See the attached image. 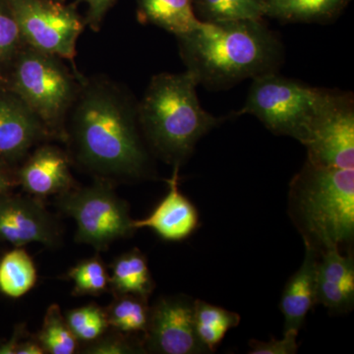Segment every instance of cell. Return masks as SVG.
Returning <instances> with one entry per match:
<instances>
[{
    "mask_svg": "<svg viewBox=\"0 0 354 354\" xmlns=\"http://www.w3.org/2000/svg\"><path fill=\"white\" fill-rule=\"evenodd\" d=\"M139 348H135L123 337H106L88 346V353L94 354H125L135 353Z\"/></svg>",
    "mask_w": 354,
    "mask_h": 354,
    "instance_id": "f1b7e54d",
    "label": "cell"
},
{
    "mask_svg": "<svg viewBox=\"0 0 354 354\" xmlns=\"http://www.w3.org/2000/svg\"><path fill=\"white\" fill-rule=\"evenodd\" d=\"M318 254L305 247V257L299 270L286 283L281 295V313L285 317V330L299 332L307 314L317 304L316 271Z\"/></svg>",
    "mask_w": 354,
    "mask_h": 354,
    "instance_id": "2e32d148",
    "label": "cell"
},
{
    "mask_svg": "<svg viewBox=\"0 0 354 354\" xmlns=\"http://www.w3.org/2000/svg\"><path fill=\"white\" fill-rule=\"evenodd\" d=\"M149 348L162 354L209 353L195 329L194 300L184 297L158 300L150 309L146 330Z\"/></svg>",
    "mask_w": 354,
    "mask_h": 354,
    "instance_id": "30bf717a",
    "label": "cell"
},
{
    "mask_svg": "<svg viewBox=\"0 0 354 354\" xmlns=\"http://www.w3.org/2000/svg\"><path fill=\"white\" fill-rule=\"evenodd\" d=\"M23 330L18 328L13 337L8 342H4L0 346V354H16L18 346L21 344V337H22Z\"/></svg>",
    "mask_w": 354,
    "mask_h": 354,
    "instance_id": "1f68e13d",
    "label": "cell"
},
{
    "mask_svg": "<svg viewBox=\"0 0 354 354\" xmlns=\"http://www.w3.org/2000/svg\"><path fill=\"white\" fill-rule=\"evenodd\" d=\"M65 140L71 141L79 162L101 176L136 179L150 171L138 102L104 77H80Z\"/></svg>",
    "mask_w": 354,
    "mask_h": 354,
    "instance_id": "6da1fadb",
    "label": "cell"
},
{
    "mask_svg": "<svg viewBox=\"0 0 354 354\" xmlns=\"http://www.w3.org/2000/svg\"><path fill=\"white\" fill-rule=\"evenodd\" d=\"M65 320L79 341H95L109 327L106 311L95 304L70 310Z\"/></svg>",
    "mask_w": 354,
    "mask_h": 354,
    "instance_id": "d4e9b609",
    "label": "cell"
},
{
    "mask_svg": "<svg viewBox=\"0 0 354 354\" xmlns=\"http://www.w3.org/2000/svg\"><path fill=\"white\" fill-rule=\"evenodd\" d=\"M18 184L35 197L62 194L73 187L70 160L55 146L39 147L17 174Z\"/></svg>",
    "mask_w": 354,
    "mask_h": 354,
    "instance_id": "5bb4252c",
    "label": "cell"
},
{
    "mask_svg": "<svg viewBox=\"0 0 354 354\" xmlns=\"http://www.w3.org/2000/svg\"><path fill=\"white\" fill-rule=\"evenodd\" d=\"M304 146L307 160L319 167L354 169V101L351 93L335 90L312 125Z\"/></svg>",
    "mask_w": 354,
    "mask_h": 354,
    "instance_id": "9c48e42d",
    "label": "cell"
},
{
    "mask_svg": "<svg viewBox=\"0 0 354 354\" xmlns=\"http://www.w3.org/2000/svg\"><path fill=\"white\" fill-rule=\"evenodd\" d=\"M24 46L8 0H0V69L9 66Z\"/></svg>",
    "mask_w": 354,
    "mask_h": 354,
    "instance_id": "4316f807",
    "label": "cell"
},
{
    "mask_svg": "<svg viewBox=\"0 0 354 354\" xmlns=\"http://www.w3.org/2000/svg\"><path fill=\"white\" fill-rule=\"evenodd\" d=\"M298 330H285L281 339L271 337L269 342H259L251 339L249 342L250 354H295L297 353V337Z\"/></svg>",
    "mask_w": 354,
    "mask_h": 354,
    "instance_id": "83f0119b",
    "label": "cell"
},
{
    "mask_svg": "<svg viewBox=\"0 0 354 354\" xmlns=\"http://www.w3.org/2000/svg\"><path fill=\"white\" fill-rule=\"evenodd\" d=\"M55 1L64 2V1H65V0H55Z\"/></svg>",
    "mask_w": 354,
    "mask_h": 354,
    "instance_id": "836d02e7",
    "label": "cell"
},
{
    "mask_svg": "<svg viewBox=\"0 0 354 354\" xmlns=\"http://www.w3.org/2000/svg\"><path fill=\"white\" fill-rule=\"evenodd\" d=\"M198 86L186 70L157 74L138 102L140 129L146 145L174 167H180L198 142L223 121L202 108Z\"/></svg>",
    "mask_w": 354,
    "mask_h": 354,
    "instance_id": "3957f363",
    "label": "cell"
},
{
    "mask_svg": "<svg viewBox=\"0 0 354 354\" xmlns=\"http://www.w3.org/2000/svg\"><path fill=\"white\" fill-rule=\"evenodd\" d=\"M142 23L153 24L176 36L197 29L201 24L193 8V0H136Z\"/></svg>",
    "mask_w": 354,
    "mask_h": 354,
    "instance_id": "e0dca14e",
    "label": "cell"
},
{
    "mask_svg": "<svg viewBox=\"0 0 354 354\" xmlns=\"http://www.w3.org/2000/svg\"><path fill=\"white\" fill-rule=\"evenodd\" d=\"M68 274L73 279L75 295H101L109 288L108 272L99 258L79 263L70 270Z\"/></svg>",
    "mask_w": 354,
    "mask_h": 354,
    "instance_id": "484cf974",
    "label": "cell"
},
{
    "mask_svg": "<svg viewBox=\"0 0 354 354\" xmlns=\"http://www.w3.org/2000/svg\"><path fill=\"white\" fill-rule=\"evenodd\" d=\"M87 4V14L85 17V24L88 26L93 31H99L104 17L109 9L113 6L116 0H77Z\"/></svg>",
    "mask_w": 354,
    "mask_h": 354,
    "instance_id": "f546056e",
    "label": "cell"
},
{
    "mask_svg": "<svg viewBox=\"0 0 354 354\" xmlns=\"http://www.w3.org/2000/svg\"><path fill=\"white\" fill-rule=\"evenodd\" d=\"M351 0H268L265 17L286 23H327Z\"/></svg>",
    "mask_w": 354,
    "mask_h": 354,
    "instance_id": "ac0fdd59",
    "label": "cell"
},
{
    "mask_svg": "<svg viewBox=\"0 0 354 354\" xmlns=\"http://www.w3.org/2000/svg\"><path fill=\"white\" fill-rule=\"evenodd\" d=\"M109 283L116 292L148 298L153 290V281L145 256L138 250L120 256L114 262Z\"/></svg>",
    "mask_w": 354,
    "mask_h": 354,
    "instance_id": "d6986e66",
    "label": "cell"
},
{
    "mask_svg": "<svg viewBox=\"0 0 354 354\" xmlns=\"http://www.w3.org/2000/svg\"><path fill=\"white\" fill-rule=\"evenodd\" d=\"M179 167H174L171 178L167 180L169 192L151 215L143 220L132 221L134 230L151 228L167 241H181L199 227L196 207L184 196L178 186Z\"/></svg>",
    "mask_w": 354,
    "mask_h": 354,
    "instance_id": "4fadbf2b",
    "label": "cell"
},
{
    "mask_svg": "<svg viewBox=\"0 0 354 354\" xmlns=\"http://www.w3.org/2000/svg\"><path fill=\"white\" fill-rule=\"evenodd\" d=\"M25 46L73 60L85 27L74 4L55 0H8Z\"/></svg>",
    "mask_w": 354,
    "mask_h": 354,
    "instance_id": "ba28073f",
    "label": "cell"
},
{
    "mask_svg": "<svg viewBox=\"0 0 354 354\" xmlns=\"http://www.w3.org/2000/svg\"><path fill=\"white\" fill-rule=\"evenodd\" d=\"M176 39L186 71L208 90H227L245 79L278 72L285 59L279 35L264 19L201 21Z\"/></svg>",
    "mask_w": 354,
    "mask_h": 354,
    "instance_id": "7a4b0ae2",
    "label": "cell"
},
{
    "mask_svg": "<svg viewBox=\"0 0 354 354\" xmlns=\"http://www.w3.org/2000/svg\"><path fill=\"white\" fill-rule=\"evenodd\" d=\"M44 353V348H41L39 342L27 341L21 342L18 346L16 354H43Z\"/></svg>",
    "mask_w": 354,
    "mask_h": 354,
    "instance_id": "d6a6232c",
    "label": "cell"
},
{
    "mask_svg": "<svg viewBox=\"0 0 354 354\" xmlns=\"http://www.w3.org/2000/svg\"><path fill=\"white\" fill-rule=\"evenodd\" d=\"M77 341L68 324L62 316L59 306L53 304L44 316L43 327L38 335V342L44 353L72 354L75 353Z\"/></svg>",
    "mask_w": 354,
    "mask_h": 354,
    "instance_id": "cb8c5ba5",
    "label": "cell"
},
{
    "mask_svg": "<svg viewBox=\"0 0 354 354\" xmlns=\"http://www.w3.org/2000/svg\"><path fill=\"white\" fill-rule=\"evenodd\" d=\"M288 215L318 256L354 236V169L305 162L288 190Z\"/></svg>",
    "mask_w": 354,
    "mask_h": 354,
    "instance_id": "277c9868",
    "label": "cell"
},
{
    "mask_svg": "<svg viewBox=\"0 0 354 354\" xmlns=\"http://www.w3.org/2000/svg\"><path fill=\"white\" fill-rule=\"evenodd\" d=\"M57 201L59 209L75 220L79 243L102 250L135 230L127 203L106 179H97L87 187H72L59 194Z\"/></svg>",
    "mask_w": 354,
    "mask_h": 354,
    "instance_id": "52a82bcc",
    "label": "cell"
},
{
    "mask_svg": "<svg viewBox=\"0 0 354 354\" xmlns=\"http://www.w3.org/2000/svg\"><path fill=\"white\" fill-rule=\"evenodd\" d=\"M252 80L245 104L236 115L252 114L270 131L291 137L302 145L335 92L286 78L278 72Z\"/></svg>",
    "mask_w": 354,
    "mask_h": 354,
    "instance_id": "8992f818",
    "label": "cell"
},
{
    "mask_svg": "<svg viewBox=\"0 0 354 354\" xmlns=\"http://www.w3.org/2000/svg\"><path fill=\"white\" fill-rule=\"evenodd\" d=\"M18 184L17 176H14L0 160V196L6 195Z\"/></svg>",
    "mask_w": 354,
    "mask_h": 354,
    "instance_id": "4dcf8cb0",
    "label": "cell"
},
{
    "mask_svg": "<svg viewBox=\"0 0 354 354\" xmlns=\"http://www.w3.org/2000/svg\"><path fill=\"white\" fill-rule=\"evenodd\" d=\"M109 326L122 333L145 332L150 318L147 299L122 295L106 311Z\"/></svg>",
    "mask_w": 354,
    "mask_h": 354,
    "instance_id": "603a6c76",
    "label": "cell"
},
{
    "mask_svg": "<svg viewBox=\"0 0 354 354\" xmlns=\"http://www.w3.org/2000/svg\"><path fill=\"white\" fill-rule=\"evenodd\" d=\"M0 241L22 247L39 242L48 247L60 241L57 223L34 198L0 196Z\"/></svg>",
    "mask_w": 354,
    "mask_h": 354,
    "instance_id": "8fae6325",
    "label": "cell"
},
{
    "mask_svg": "<svg viewBox=\"0 0 354 354\" xmlns=\"http://www.w3.org/2000/svg\"><path fill=\"white\" fill-rule=\"evenodd\" d=\"M41 120L7 87H0V160L22 158L48 138Z\"/></svg>",
    "mask_w": 354,
    "mask_h": 354,
    "instance_id": "7c38bea8",
    "label": "cell"
},
{
    "mask_svg": "<svg viewBox=\"0 0 354 354\" xmlns=\"http://www.w3.org/2000/svg\"><path fill=\"white\" fill-rule=\"evenodd\" d=\"M37 271L29 254L20 247L0 260V291L6 297L18 298L32 290Z\"/></svg>",
    "mask_w": 354,
    "mask_h": 354,
    "instance_id": "7402d4cb",
    "label": "cell"
},
{
    "mask_svg": "<svg viewBox=\"0 0 354 354\" xmlns=\"http://www.w3.org/2000/svg\"><path fill=\"white\" fill-rule=\"evenodd\" d=\"M241 320V316L235 312L207 304L203 300H194L195 329L198 337L209 353H215L228 330L237 327Z\"/></svg>",
    "mask_w": 354,
    "mask_h": 354,
    "instance_id": "ffe728a7",
    "label": "cell"
},
{
    "mask_svg": "<svg viewBox=\"0 0 354 354\" xmlns=\"http://www.w3.org/2000/svg\"><path fill=\"white\" fill-rule=\"evenodd\" d=\"M317 304L333 313H344L354 304V261L342 256L339 247L321 254L316 271Z\"/></svg>",
    "mask_w": 354,
    "mask_h": 354,
    "instance_id": "9a60e30c",
    "label": "cell"
},
{
    "mask_svg": "<svg viewBox=\"0 0 354 354\" xmlns=\"http://www.w3.org/2000/svg\"><path fill=\"white\" fill-rule=\"evenodd\" d=\"M268 0H193V8L202 22L264 19Z\"/></svg>",
    "mask_w": 354,
    "mask_h": 354,
    "instance_id": "44dd1931",
    "label": "cell"
},
{
    "mask_svg": "<svg viewBox=\"0 0 354 354\" xmlns=\"http://www.w3.org/2000/svg\"><path fill=\"white\" fill-rule=\"evenodd\" d=\"M6 87L41 120L50 137L65 141L70 111L78 95L80 75L62 58L24 46L13 58Z\"/></svg>",
    "mask_w": 354,
    "mask_h": 354,
    "instance_id": "5b68a950",
    "label": "cell"
}]
</instances>
